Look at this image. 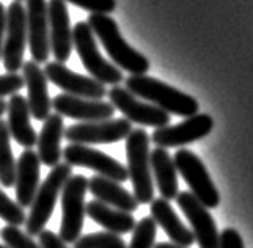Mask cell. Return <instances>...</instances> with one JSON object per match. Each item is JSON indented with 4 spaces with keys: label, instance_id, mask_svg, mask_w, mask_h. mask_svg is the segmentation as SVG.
Returning <instances> with one entry per match:
<instances>
[{
    "label": "cell",
    "instance_id": "1",
    "mask_svg": "<svg viewBox=\"0 0 253 248\" xmlns=\"http://www.w3.org/2000/svg\"><path fill=\"white\" fill-rule=\"evenodd\" d=\"M88 25L96 38H99L104 49L110 55L113 65L132 76H143L150 69V61L140 52L130 47L121 37L118 24L109 14L90 13Z\"/></svg>",
    "mask_w": 253,
    "mask_h": 248
},
{
    "label": "cell",
    "instance_id": "2",
    "mask_svg": "<svg viewBox=\"0 0 253 248\" xmlns=\"http://www.w3.org/2000/svg\"><path fill=\"white\" fill-rule=\"evenodd\" d=\"M126 88L137 97L150 101V104L167 113L179 115L184 118L194 117L198 113V102L195 97L182 93L154 77L145 74L129 76L126 79Z\"/></svg>",
    "mask_w": 253,
    "mask_h": 248
},
{
    "label": "cell",
    "instance_id": "3",
    "mask_svg": "<svg viewBox=\"0 0 253 248\" xmlns=\"http://www.w3.org/2000/svg\"><path fill=\"white\" fill-rule=\"evenodd\" d=\"M150 135L145 129H132L126 137L127 173L138 205H150L154 200V182L151 171Z\"/></svg>",
    "mask_w": 253,
    "mask_h": 248
},
{
    "label": "cell",
    "instance_id": "4",
    "mask_svg": "<svg viewBox=\"0 0 253 248\" xmlns=\"http://www.w3.org/2000/svg\"><path fill=\"white\" fill-rule=\"evenodd\" d=\"M73 176V166L69 164H58L50 170L42 184H40L38 192L32 203L30 214L25 221V233L30 237L40 236L44 231V226L50 220L57 200L62 193L66 181Z\"/></svg>",
    "mask_w": 253,
    "mask_h": 248
},
{
    "label": "cell",
    "instance_id": "5",
    "mask_svg": "<svg viewBox=\"0 0 253 248\" xmlns=\"http://www.w3.org/2000/svg\"><path fill=\"white\" fill-rule=\"evenodd\" d=\"M73 44L77 55L82 60L84 68L88 71L90 77H93L94 81L112 86L123 82V71L101 55L98 44H96V37L88 22L81 21L76 24L73 29Z\"/></svg>",
    "mask_w": 253,
    "mask_h": 248
},
{
    "label": "cell",
    "instance_id": "6",
    "mask_svg": "<svg viewBox=\"0 0 253 248\" xmlns=\"http://www.w3.org/2000/svg\"><path fill=\"white\" fill-rule=\"evenodd\" d=\"M88 190V179L84 174L71 176L62 190V223L60 239L66 244H74L82 234L85 220V193Z\"/></svg>",
    "mask_w": 253,
    "mask_h": 248
},
{
    "label": "cell",
    "instance_id": "7",
    "mask_svg": "<svg viewBox=\"0 0 253 248\" xmlns=\"http://www.w3.org/2000/svg\"><path fill=\"white\" fill-rule=\"evenodd\" d=\"M173 162L178 173L182 176V179L190 187V193L206 209H215L220 205L219 190L215 189L205 164L200 161L197 154H194L186 148H181L174 154Z\"/></svg>",
    "mask_w": 253,
    "mask_h": 248
},
{
    "label": "cell",
    "instance_id": "8",
    "mask_svg": "<svg viewBox=\"0 0 253 248\" xmlns=\"http://www.w3.org/2000/svg\"><path fill=\"white\" fill-rule=\"evenodd\" d=\"M27 46V14L22 2L13 0L6 8L5 40L2 61L8 73H17L24 66V52Z\"/></svg>",
    "mask_w": 253,
    "mask_h": 248
},
{
    "label": "cell",
    "instance_id": "9",
    "mask_svg": "<svg viewBox=\"0 0 253 248\" xmlns=\"http://www.w3.org/2000/svg\"><path fill=\"white\" fill-rule=\"evenodd\" d=\"M130 130L132 123L126 118H110L73 124L65 129V138L79 145H109L125 140Z\"/></svg>",
    "mask_w": 253,
    "mask_h": 248
},
{
    "label": "cell",
    "instance_id": "10",
    "mask_svg": "<svg viewBox=\"0 0 253 248\" xmlns=\"http://www.w3.org/2000/svg\"><path fill=\"white\" fill-rule=\"evenodd\" d=\"M107 96L113 107L118 109L130 123H135L138 126H151L156 129L169 126L170 113L150 102L140 101V97L132 94L125 86H112L107 91Z\"/></svg>",
    "mask_w": 253,
    "mask_h": 248
},
{
    "label": "cell",
    "instance_id": "11",
    "mask_svg": "<svg viewBox=\"0 0 253 248\" xmlns=\"http://www.w3.org/2000/svg\"><path fill=\"white\" fill-rule=\"evenodd\" d=\"M63 159L71 166L90 168L99 176H104V178H109L120 184L129 179L127 168L123 164H120L117 159L88 145L71 143L63 149Z\"/></svg>",
    "mask_w": 253,
    "mask_h": 248
},
{
    "label": "cell",
    "instance_id": "12",
    "mask_svg": "<svg viewBox=\"0 0 253 248\" xmlns=\"http://www.w3.org/2000/svg\"><path fill=\"white\" fill-rule=\"evenodd\" d=\"M214 127V120L208 113H197L194 117L186 118L176 126L158 127L151 135V140L159 148H176L194 143L211 134Z\"/></svg>",
    "mask_w": 253,
    "mask_h": 248
},
{
    "label": "cell",
    "instance_id": "13",
    "mask_svg": "<svg viewBox=\"0 0 253 248\" xmlns=\"http://www.w3.org/2000/svg\"><path fill=\"white\" fill-rule=\"evenodd\" d=\"M44 74L47 81H50L55 86L62 88L63 93L85 97V99H102L107 96V90L101 82L94 81L90 76L77 74L74 71L65 66V63L50 61L44 66Z\"/></svg>",
    "mask_w": 253,
    "mask_h": 248
},
{
    "label": "cell",
    "instance_id": "14",
    "mask_svg": "<svg viewBox=\"0 0 253 248\" xmlns=\"http://www.w3.org/2000/svg\"><path fill=\"white\" fill-rule=\"evenodd\" d=\"M25 14H27V44L32 60L38 65L47 63L50 54L47 0H27Z\"/></svg>",
    "mask_w": 253,
    "mask_h": 248
},
{
    "label": "cell",
    "instance_id": "15",
    "mask_svg": "<svg viewBox=\"0 0 253 248\" xmlns=\"http://www.w3.org/2000/svg\"><path fill=\"white\" fill-rule=\"evenodd\" d=\"M176 203L189 220L200 248H219L220 233L217 231V225L209 210L190 192L178 193Z\"/></svg>",
    "mask_w": 253,
    "mask_h": 248
},
{
    "label": "cell",
    "instance_id": "16",
    "mask_svg": "<svg viewBox=\"0 0 253 248\" xmlns=\"http://www.w3.org/2000/svg\"><path fill=\"white\" fill-rule=\"evenodd\" d=\"M52 109L58 115L66 118H73L82 123L102 121L113 118L115 107L102 99H85L62 93L52 99Z\"/></svg>",
    "mask_w": 253,
    "mask_h": 248
},
{
    "label": "cell",
    "instance_id": "17",
    "mask_svg": "<svg viewBox=\"0 0 253 248\" xmlns=\"http://www.w3.org/2000/svg\"><path fill=\"white\" fill-rule=\"evenodd\" d=\"M49 35L50 52L58 63H66L73 52V29L69 22V11L63 0H49Z\"/></svg>",
    "mask_w": 253,
    "mask_h": 248
},
{
    "label": "cell",
    "instance_id": "18",
    "mask_svg": "<svg viewBox=\"0 0 253 248\" xmlns=\"http://www.w3.org/2000/svg\"><path fill=\"white\" fill-rule=\"evenodd\" d=\"M24 85L27 86V102L30 115L38 121H44L52 109V101L47 90V77L37 61L29 60L22 66Z\"/></svg>",
    "mask_w": 253,
    "mask_h": 248
},
{
    "label": "cell",
    "instance_id": "19",
    "mask_svg": "<svg viewBox=\"0 0 253 248\" xmlns=\"http://www.w3.org/2000/svg\"><path fill=\"white\" fill-rule=\"evenodd\" d=\"M40 164L41 161L38 157V153L32 151V149H25L16 162V198L19 206L22 207L32 206L35 195L38 192L41 174Z\"/></svg>",
    "mask_w": 253,
    "mask_h": 248
},
{
    "label": "cell",
    "instance_id": "20",
    "mask_svg": "<svg viewBox=\"0 0 253 248\" xmlns=\"http://www.w3.org/2000/svg\"><path fill=\"white\" fill-rule=\"evenodd\" d=\"M8 121L6 126L10 130V135L14 138L17 145L24 146L25 149H32L38 141V135L35 132L30 123V109L29 102L21 94H13L10 101L6 102Z\"/></svg>",
    "mask_w": 253,
    "mask_h": 248
},
{
    "label": "cell",
    "instance_id": "21",
    "mask_svg": "<svg viewBox=\"0 0 253 248\" xmlns=\"http://www.w3.org/2000/svg\"><path fill=\"white\" fill-rule=\"evenodd\" d=\"M151 218L156 221V225H159L165 234L170 237L171 244H176L179 247H192V244L195 242L194 233L182 223L181 218L176 215V212L171 207V205L161 198H154L151 203Z\"/></svg>",
    "mask_w": 253,
    "mask_h": 248
},
{
    "label": "cell",
    "instance_id": "22",
    "mask_svg": "<svg viewBox=\"0 0 253 248\" xmlns=\"http://www.w3.org/2000/svg\"><path fill=\"white\" fill-rule=\"evenodd\" d=\"M65 135V123L63 117L58 113H50L44 120L41 132L38 135V157L41 164L54 168L60 164L63 156L62 151V138Z\"/></svg>",
    "mask_w": 253,
    "mask_h": 248
},
{
    "label": "cell",
    "instance_id": "23",
    "mask_svg": "<svg viewBox=\"0 0 253 248\" xmlns=\"http://www.w3.org/2000/svg\"><path fill=\"white\" fill-rule=\"evenodd\" d=\"M88 190L93 197L106 205L132 214L138 209V201L132 193L121 187L120 182H115L104 176H93L88 179Z\"/></svg>",
    "mask_w": 253,
    "mask_h": 248
},
{
    "label": "cell",
    "instance_id": "24",
    "mask_svg": "<svg viewBox=\"0 0 253 248\" xmlns=\"http://www.w3.org/2000/svg\"><path fill=\"white\" fill-rule=\"evenodd\" d=\"M86 215H88L96 225L106 228L109 233L113 234H129L135 228V218L132 214L125 210L115 209L106 203L93 200L86 205Z\"/></svg>",
    "mask_w": 253,
    "mask_h": 248
},
{
    "label": "cell",
    "instance_id": "25",
    "mask_svg": "<svg viewBox=\"0 0 253 248\" xmlns=\"http://www.w3.org/2000/svg\"><path fill=\"white\" fill-rule=\"evenodd\" d=\"M151 170L161 197L167 201L176 200L178 197V170L174 166L173 157L165 148H154L151 151Z\"/></svg>",
    "mask_w": 253,
    "mask_h": 248
},
{
    "label": "cell",
    "instance_id": "26",
    "mask_svg": "<svg viewBox=\"0 0 253 248\" xmlns=\"http://www.w3.org/2000/svg\"><path fill=\"white\" fill-rule=\"evenodd\" d=\"M16 179V161L11 149V135L6 121L0 118V184L13 187Z\"/></svg>",
    "mask_w": 253,
    "mask_h": 248
},
{
    "label": "cell",
    "instance_id": "27",
    "mask_svg": "<svg viewBox=\"0 0 253 248\" xmlns=\"http://www.w3.org/2000/svg\"><path fill=\"white\" fill-rule=\"evenodd\" d=\"M74 248H127V245L121 236L102 231L79 237L74 242Z\"/></svg>",
    "mask_w": 253,
    "mask_h": 248
},
{
    "label": "cell",
    "instance_id": "28",
    "mask_svg": "<svg viewBox=\"0 0 253 248\" xmlns=\"http://www.w3.org/2000/svg\"><path fill=\"white\" fill-rule=\"evenodd\" d=\"M158 225L151 217H143L138 223H135L132 241L127 248H154Z\"/></svg>",
    "mask_w": 253,
    "mask_h": 248
},
{
    "label": "cell",
    "instance_id": "29",
    "mask_svg": "<svg viewBox=\"0 0 253 248\" xmlns=\"http://www.w3.org/2000/svg\"><path fill=\"white\" fill-rule=\"evenodd\" d=\"M0 218L11 226H22L27 221L24 207L13 201L3 190H0Z\"/></svg>",
    "mask_w": 253,
    "mask_h": 248
},
{
    "label": "cell",
    "instance_id": "30",
    "mask_svg": "<svg viewBox=\"0 0 253 248\" xmlns=\"http://www.w3.org/2000/svg\"><path fill=\"white\" fill-rule=\"evenodd\" d=\"M0 237H2L5 245H8L10 248H42L27 233L21 231L19 226H5L0 231Z\"/></svg>",
    "mask_w": 253,
    "mask_h": 248
},
{
    "label": "cell",
    "instance_id": "31",
    "mask_svg": "<svg viewBox=\"0 0 253 248\" xmlns=\"http://www.w3.org/2000/svg\"><path fill=\"white\" fill-rule=\"evenodd\" d=\"M63 2L74 3L76 6H79L88 13L101 14H110L117 8V0H63Z\"/></svg>",
    "mask_w": 253,
    "mask_h": 248
},
{
    "label": "cell",
    "instance_id": "32",
    "mask_svg": "<svg viewBox=\"0 0 253 248\" xmlns=\"http://www.w3.org/2000/svg\"><path fill=\"white\" fill-rule=\"evenodd\" d=\"M24 88V77L17 73H8L0 76V99L5 96H13Z\"/></svg>",
    "mask_w": 253,
    "mask_h": 248
},
{
    "label": "cell",
    "instance_id": "33",
    "mask_svg": "<svg viewBox=\"0 0 253 248\" xmlns=\"http://www.w3.org/2000/svg\"><path fill=\"white\" fill-rule=\"evenodd\" d=\"M219 248H244V241L236 229L226 228L220 233Z\"/></svg>",
    "mask_w": 253,
    "mask_h": 248
},
{
    "label": "cell",
    "instance_id": "34",
    "mask_svg": "<svg viewBox=\"0 0 253 248\" xmlns=\"http://www.w3.org/2000/svg\"><path fill=\"white\" fill-rule=\"evenodd\" d=\"M38 242L42 248H69L66 242L60 239L58 234H55L54 231H49V229H44V231L40 233Z\"/></svg>",
    "mask_w": 253,
    "mask_h": 248
},
{
    "label": "cell",
    "instance_id": "35",
    "mask_svg": "<svg viewBox=\"0 0 253 248\" xmlns=\"http://www.w3.org/2000/svg\"><path fill=\"white\" fill-rule=\"evenodd\" d=\"M5 22H6V10L3 3L0 2V60H2L3 40H5Z\"/></svg>",
    "mask_w": 253,
    "mask_h": 248
},
{
    "label": "cell",
    "instance_id": "36",
    "mask_svg": "<svg viewBox=\"0 0 253 248\" xmlns=\"http://www.w3.org/2000/svg\"><path fill=\"white\" fill-rule=\"evenodd\" d=\"M154 248H186V247H179L176 244H170V242H162V244H156Z\"/></svg>",
    "mask_w": 253,
    "mask_h": 248
},
{
    "label": "cell",
    "instance_id": "37",
    "mask_svg": "<svg viewBox=\"0 0 253 248\" xmlns=\"http://www.w3.org/2000/svg\"><path fill=\"white\" fill-rule=\"evenodd\" d=\"M6 112V102L3 99H0V118H2V115Z\"/></svg>",
    "mask_w": 253,
    "mask_h": 248
},
{
    "label": "cell",
    "instance_id": "38",
    "mask_svg": "<svg viewBox=\"0 0 253 248\" xmlns=\"http://www.w3.org/2000/svg\"><path fill=\"white\" fill-rule=\"evenodd\" d=\"M0 248H10V247H8V245H0Z\"/></svg>",
    "mask_w": 253,
    "mask_h": 248
},
{
    "label": "cell",
    "instance_id": "39",
    "mask_svg": "<svg viewBox=\"0 0 253 248\" xmlns=\"http://www.w3.org/2000/svg\"><path fill=\"white\" fill-rule=\"evenodd\" d=\"M17 2H22V0H17Z\"/></svg>",
    "mask_w": 253,
    "mask_h": 248
}]
</instances>
